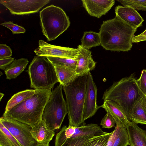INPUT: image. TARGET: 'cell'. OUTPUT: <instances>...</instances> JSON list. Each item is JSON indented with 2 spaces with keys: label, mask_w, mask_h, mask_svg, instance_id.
<instances>
[{
  "label": "cell",
  "mask_w": 146,
  "mask_h": 146,
  "mask_svg": "<svg viewBox=\"0 0 146 146\" xmlns=\"http://www.w3.org/2000/svg\"><path fill=\"white\" fill-rule=\"evenodd\" d=\"M137 30L116 15L113 19L103 21L101 25L99 33L101 46L111 51H130Z\"/></svg>",
  "instance_id": "cell-1"
},
{
  "label": "cell",
  "mask_w": 146,
  "mask_h": 146,
  "mask_svg": "<svg viewBox=\"0 0 146 146\" xmlns=\"http://www.w3.org/2000/svg\"><path fill=\"white\" fill-rule=\"evenodd\" d=\"M35 93L9 110L3 117L16 120L31 126L42 119L44 107L51 90H35Z\"/></svg>",
  "instance_id": "cell-2"
},
{
  "label": "cell",
  "mask_w": 146,
  "mask_h": 146,
  "mask_svg": "<svg viewBox=\"0 0 146 146\" xmlns=\"http://www.w3.org/2000/svg\"><path fill=\"white\" fill-rule=\"evenodd\" d=\"M135 74L114 82L104 92L102 99L109 100L119 107L127 116L135 102L139 99Z\"/></svg>",
  "instance_id": "cell-3"
},
{
  "label": "cell",
  "mask_w": 146,
  "mask_h": 146,
  "mask_svg": "<svg viewBox=\"0 0 146 146\" xmlns=\"http://www.w3.org/2000/svg\"><path fill=\"white\" fill-rule=\"evenodd\" d=\"M87 75L78 76L69 84L62 86L66 98L69 125L78 127L84 123L83 115Z\"/></svg>",
  "instance_id": "cell-4"
},
{
  "label": "cell",
  "mask_w": 146,
  "mask_h": 146,
  "mask_svg": "<svg viewBox=\"0 0 146 146\" xmlns=\"http://www.w3.org/2000/svg\"><path fill=\"white\" fill-rule=\"evenodd\" d=\"M27 72L30 87L35 90H51L59 82L54 65L46 57L35 56Z\"/></svg>",
  "instance_id": "cell-5"
},
{
  "label": "cell",
  "mask_w": 146,
  "mask_h": 146,
  "mask_svg": "<svg viewBox=\"0 0 146 146\" xmlns=\"http://www.w3.org/2000/svg\"><path fill=\"white\" fill-rule=\"evenodd\" d=\"M40 24L43 35L48 41L56 39L70 25L69 18L61 8L51 5L39 12Z\"/></svg>",
  "instance_id": "cell-6"
},
{
  "label": "cell",
  "mask_w": 146,
  "mask_h": 146,
  "mask_svg": "<svg viewBox=\"0 0 146 146\" xmlns=\"http://www.w3.org/2000/svg\"><path fill=\"white\" fill-rule=\"evenodd\" d=\"M62 89V86L60 84L51 91L42 115V120L50 128L54 130L60 128L68 113Z\"/></svg>",
  "instance_id": "cell-7"
},
{
  "label": "cell",
  "mask_w": 146,
  "mask_h": 146,
  "mask_svg": "<svg viewBox=\"0 0 146 146\" xmlns=\"http://www.w3.org/2000/svg\"><path fill=\"white\" fill-rule=\"evenodd\" d=\"M1 122L22 146H35L38 143L33 138L31 131L32 126L27 124L3 116Z\"/></svg>",
  "instance_id": "cell-8"
},
{
  "label": "cell",
  "mask_w": 146,
  "mask_h": 146,
  "mask_svg": "<svg viewBox=\"0 0 146 146\" xmlns=\"http://www.w3.org/2000/svg\"><path fill=\"white\" fill-rule=\"evenodd\" d=\"M50 0H0V3L11 14L23 15L38 12Z\"/></svg>",
  "instance_id": "cell-9"
},
{
  "label": "cell",
  "mask_w": 146,
  "mask_h": 146,
  "mask_svg": "<svg viewBox=\"0 0 146 146\" xmlns=\"http://www.w3.org/2000/svg\"><path fill=\"white\" fill-rule=\"evenodd\" d=\"M38 46L34 51L37 56L54 57L76 60L77 48L64 47L50 44L42 40L38 41Z\"/></svg>",
  "instance_id": "cell-10"
},
{
  "label": "cell",
  "mask_w": 146,
  "mask_h": 146,
  "mask_svg": "<svg viewBox=\"0 0 146 146\" xmlns=\"http://www.w3.org/2000/svg\"><path fill=\"white\" fill-rule=\"evenodd\" d=\"M97 87L90 72L88 74L86 81L83 115L84 122L94 115L99 108L97 103Z\"/></svg>",
  "instance_id": "cell-11"
},
{
  "label": "cell",
  "mask_w": 146,
  "mask_h": 146,
  "mask_svg": "<svg viewBox=\"0 0 146 146\" xmlns=\"http://www.w3.org/2000/svg\"><path fill=\"white\" fill-rule=\"evenodd\" d=\"M76 72L78 76L87 74L96 67V62L93 60L91 51L81 45H79Z\"/></svg>",
  "instance_id": "cell-12"
},
{
  "label": "cell",
  "mask_w": 146,
  "mask_h": 146,
  "mask_svg": "<svg viewBox=\"0 0 146 146\" xmlns=\"http://www.w3.org/2000/svg\"><path fill=\"white\" fill-rule=\"evenodd\" d=\"M83 6L91 16L100 18L106 14L114 5V0H83Z\"/></svg>",
  "instance_id": "cell-13"
},
{
  "label": "cell",
  "mask_w": 146,
  "mask_h": 146,
  "mask_svg": "<svg viewBox=\"0 0 146 146\" xmlns=\"http://www.w3.org/2000/svg\"><path fill=\"white\" fill-rule=\"evenodd\" d=\"M115 10L116 15L135 29L142 26L144 21L137 11L130 7L119 5Z\"/></svg>",
  "instance_id": "cell-14"
},
{
  "label": "cell",
  "mask_w": 146,
  "mask_h": 146,
  "mask_svg": "<svg viewBox=\"0 0 146 146\" xmlns=\"http://www.w3.org/2000/svg\"><path fill=\"white\" fill-rule=\"evenodd\" d=\"M32 126L31 133L33 138L38 143L49 144L55 134V130L50 128L42 119Z\"/></svg>",
  "instance_id": "cell-15"
},
{
  "label": "cell",
  "mask_w": 146,
  "mask_h": 146,
  "mask_svg": "<svg viewBox=\"0 0 146 146\" xmlns=\"http://www.w3.org/2000/svg\"><path fill=\"white\" fill-rule=\"evenodd\" d=\"M104 108L113 119L116 125L126 128L130 121L124 112L117 105L109 100L104 101L99 108Z\"/></svg>",
  "instance_id": "cell-16"
},
{
  "label": "cell",
  "mask_w": 146,
  "mask_h": 146,
  "mask_svg": "<svg viewBox=\"0 0 146 146\" xmlns=\"http://www.w3.org/2000/svg\"><path fill=\"white\" fill-rule=\"evenodd\" d=\"M130 146H146V131L130 121L126 127Z\"/></svg>",
  "instance_id": "cell-17"
},
{
  "label": "cell",
  "mask_w": 146,
  "mask_h": 146,
  "mask_svg": "<svg viewBox=\"0 0 146 146\" xmlns=\"http://www.w3.org/2000/svg\"><path fill=\"white\" fill-rule=\"evenodd\" d=\"M29 62L26 58L15 59L4 70L7 79L10 80L16 78L24 70Z\"/></svg>",
  "instance_id": "cell-18"
},
{
  "label": "cell",
  "mask_w": 146,
  "mask_h": 146,
  "mask_svg": "<svg viewBox=\"0 0 146 146\" xmlns=\"http://www.w3.org/2000/svg\"><path fill=\"white\" fill-rule=\"evenodd\" d=\"M54 65L59 82L62 86L69 84L78 76L75 69L66 66Z\"/></svg>",
  "instance_id": "cell-19"
},
{
  "label": "cell",
  "mask_w": 146,
  "mask_h": 146,
  "mask_svg": "<svg viewBox=\"0 0 146 146\" xmlns=\"http://www.w3.org/2000/svg\"><path fill=\"white\" fill-rule=\"evenodd\" d=\"M129 120L137 124L146 125V113L139 99L134 103L127 116Z\"/></svg>",
  "instance_id": "cell-20"
},
{
  "label": "cell",
  "mask_w": 146,
  "mask_h": 146,
  "mask_svg": "<svg viewBox=\"0 0 146 146\" xmlns=\"http://www.w3.org/2000/svg\"><path fill=\"white\" fill-rule=\"evenodd\" d=\"M81 45L88 49L101 45L100 33L92 31L84 32L81 39Z\"/></svg>",
  "instance_id": "cell-21"
},
{
  "label": "cell",
  "mask_w": 146,
  "mask_h": 146,
  "mask_svg": "<svg viewBox=\"0 0 146 146\" xmlns=\"http://www.w3.org/2000/svg\"><path fill=\"white\" fill-rule=\"evenodd\" d=\"M0 146H22L17 139L1 122Z\"/></svg>",
  "instance_id": "cell-22"
},
{
  "label": "cell",
  "mask_w": 146,
  "mask_h": 146,
  "mask_svg": "<svg viewBox=\"0 0 146 146\" xmlns=\"http://www.w3.org/2000/svg\"><path fill=\"white\" fill-rule=\"evenodd\" d=\"M35 92V90L27 89L14 94L7 102L5 111L10 110L33 95Z\"/></svg>",
  "instance_id": "cell-23"
},
{
  "label": "cell",
  "mask_w": 146,
  "mask_h": 146,
  "mask_svg": "<svg viewBox=\"0 0 146 146\" xmlns=\"http://www.w3.org/2000/svg\"><path fill=\"white\" fill-rule=\"evenodd\" d=\"M75 127L63 126L56 135L55 146H60L68 139L71 138L75 132Z\"/></svg>",
  "instance_id": "cell-24"
},
{
  "label": "cell",
  "mask_w": 146,
  "mask_h": 146,
  "mask_svg": "<svg viewBox=\"0 0 146 146\" xmlns=\"http://www.w3.org/2000/svg\"><path fill=\"white\" fill-rule=\"evenodd\" d=\"M46 57L54 65L68 67L74 69H76L77 64L76 60L58 57Z\"/></svg>",
  "instance_id": "cell-25"
},
{
  "label": "cell",
  "mask_w": 146,
  "mask_h": 146,
  "mask_svg": "<svg viewBox=\"0 0 146 146\" xmlns=\"http://www.w3.org/2000/svg\"><path fill=\"white\" fill-rule=\"evenodd\" d=\"M112 132L92 138L86 142L82 146H107Z\"/></svg>",
  "instance_id": "cell-26"
},
{
  "label": "cell",
  "mask_w": 146,
  "mask_h": 146,
  "mask_svg": "<svg viewBox=\"0 0 146 146\" xmlns=\"http://www.w3.org/2000/svg\"><path fill=\"white\" fill-rule=\"evenodd\" d=\"M123 6H128L136 10L146 11V0H117Z\"/></svg>",
  "instance_id": "cell-27"
},
{
  "label": "cell",
  "mask_w": 146,
  "mask_h": 146,
  "mask_svg": "<svg viewBox=\"0 0 146 146\" xmlns=\"http://www.w3.org/2000/svg\"><path fill=\"white\" fill-rule=\"evenodd\" d=\"M129 139L126 128L121 127L120 131L113 146H127L129 145Z\"/></svg>",
  "instance_id": "cell-28"
},
{
  "label": "cell",
  "mask_w": 146,
  "mask_h": 146,
  "mask_svg": "<svg viewBox=\"0 0 146 146\" xmlns=\"http://www.w3.org/2000/svg\"><path fill=\"white\" fill-rule=\"evenodd\" d=\"M93 137L85 136L68 139L60 146H82L86 142Z\"/></svg>",
  "instance_id": "cell-29"
},
{
  "label": "cell",
  "mask_w": 146,
  "mask_h": 146,
  "mask_svg": "<svg viewBox=\"0 0 146 146\" xmlns=\"http://www.w3.org/2000/svg\"><path fill=\"white\" fill-rule=\"evenodd\" d=\"M0 25L11 30L13 34L23 33L26 32V30L23 27L10 21L5 22L1 23Z\"/></svg>",
  "instance_id": "cell-30"
},
{
  "label": "cell",
  "mask_w": 146,
  "mask_h": 146,
  "mask_svg": "<svg viewBox=\"0 0 146 146\" xmlns=\"http://www.w3.org/2000/svg\"><path fill=\"white\" fill-rule=\"evenodd\" d=\"M136 82L140 90L146 95V70L141 71L139 78L136 80Z\"/></svg>",
  "instance_id": "cell-31"
},
{
  "label": "cell",
  "mask_w": 146,
  "mask_h": 146,
  "mask_svg": "<svg viewBox=\"0 0 146 146\" xmlns=\"http://www.w3.org/2000/svg\"><path fill=\"white\" fill-rule=\"evenodd\" d=\"M115 123L112 116L108 113L101 120L100 125L103 128H110L115 126Z\"/></svg>",
  "instance_id": "cell-32"
},
{
  "label": "cell",
  "mask_w": 146,
  "mask_h": 146,
  "mask_svg": "<svg viewBox=\"0 0 146 146\" xmlns=\"http://www.w3.org/2000/svg\"><path fill=\"white\" fill-rule=\"evenodd\" d=\"M12 53V50L9 46L5 44H0V59L10 57Z\"/></svg>",
  "instance_id": "cell-33"
},
{
  "label": "cell",
  "mask_w": 146,
  "mask_h": 146,
  "mask_svg": "<svg viewBox=\"0 0 146 146\" xmlns=\"http://www.w3.org/2000/svg\"><path fill=\"white\" fill-rule=\"evenodd\" d=\"M121 127L116 125L114 130L112 132L111 134L109 139L107 146H113L121 129Z\"/></svg>",
  "instance_id": "cell-34"
},
{
  "label": "cell",
  "mask_w": 146,
  "mask_h": 146,
  "mask_svg": "<svg viewBox=\"0 0 146 146\" xmlns=\"http://www.w3.org/2000/svg\"><path fill=\"white\" fill-rule=\"evenodd\" d=\"M14 58L11 57L0 59V68L5 70L6 68L14 60Z\"/></svg>",
  "instance_id": "cell-35"
},
{
  "label": "cell",
  "mask_w": 146,
  "mask_h": 146,
  "mask_svg": "<svg viewBox=\"0 0 146 146\" xmlns=\"http://www.w3.org/2000/svg\"><path fill=\"white\" fill-rule=\"evenodd\" d=\"M146 41V29L140 34L134 36L132 39V43H138Z\"/></svg>",
  "instance_id": "cell-36"
},
{
  "label": "cell",
  "mask_w": 146,
  "mask_h": 146,
  "mask_svg": "<svg viewBox=\"0 0 146 146\" xmlns=\"http://www.w3.org/2000/svg\"><path fill=\"white\" fill-rule=\"evenodd\" d=\"M137 87L138 88L139 94V99L142 106L143 109L144 110L145 113H146V95H145L141 92V91L139 88L138 86Z\"/></svg>",
  "instance_id": "cell-37"
},
{
  "label": "cell",
  "mask_w": 146,
  "mask_h": 146,
  "mask_svg": "<svg viewBox=\"0 0 146 146\" xmlns=\"http://www.w3.org/2000/svg\"><path fill=\"white\" fill-rule=\"evenodd\" d=\"M35 146H49V144H44L38 143Z\"/></svg>",
  "instance_id": "cell-38"
},
{
  "label": "cell",
  "mask_w": 146,
  "mask_h": 146,
  "mask_svg": "<svg viewBox=\"0 0 146 146\" xmlns=\"http://www.w3.org/2000/svg\"><path fill=\"white\" fill-rule=\"evenodd\" d=\"M4 95V94L3 93L0 92V101H1Z\"/></svg>",
  "instance_id": "cell-39"
},
{
  "label": "cell",
  "mask_w": 146,
  "mask_h": 146,
  "mask_svg": "<svg viewBox=\"0 0 146 146\" xmlns=\"http://www.w3.org/2000/svg\"><path fill=\"white\" fill-rule=\"evenodd\" d=\"M3 74V73L1 71L0 72V76H1Z\"/></svg>",
  "instance_id": "cell-40"
}]
</instances>
